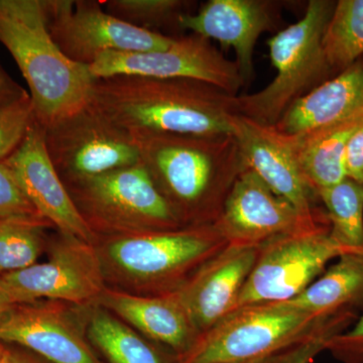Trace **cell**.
<instances>
[{"instance_id": "obj_1", "label": "cell", "mask_w": 363, "mask_h": 363, "mask_svg": "<svg viewBox=\"0 0 363 363\" xmlns=\"http://www.w3.org/2000/svg\"><path fill=\"white\" fill-rule=\"evenodd\" d=\"M130 133L140 164L182 225L216 223L234 183L247 169L235 138Z\"/></svg>"}, {"instance_id": "obj_2", "label": "cell", "mask_w": 363, "mask_h": 363, "mask_svg": "<svg viewBox=\"0 0 363 363\" xmlns=\"http://www.w3.org/2000/svg\"><path fill=\"white\" fill-rule=\"evenodd\" d=\"M89 104L130 133L233 135L236 96L193 79H95Z\"/></svg>"}, {"instance_id": "obj_3", "label": "cell", "mask_w": 363, "mask_h": 363, "mask_svg": "<svg viewBox=\"0 0 363 363\" xmlns=\"http://www.w3.org/2000/svg\"><path fill=\"white\" fill-rule=\"evenodd\" d=\"M0 44L30 88L35 121L48 128L89 104V67L67 58L49 30L47 0H0Z\"/></svg>"}, {"instance_id": "obj_4", "label": "cell", "mask_w": 363, "mask_h": 363, "mask_svg": "<svg viewBox=\"0 0 363 363\" xmlns=\"http://www.w3.org/2000/svg\"><path fill=\"white\" fill-rule=\"evenodd\" d=\"M229 245L216 224L109 236L99 252L104 269L161 295L180 289Z\"/></svg>"}, {"instance_id": "obj_5", "label": "cell", "mask_w": 363, "mask_h": 363, "mask_svg": "<svg viewBox=\"0 0 363 363\" xmlns=\"http://www.w3.org/2000/svg\"><path fill=\"white\" fill-rule=\"evenodd\" d=\"M336 1L310 0L303 18L267 40L277 76L264 89L236 96V113L274 126L296 101L335 77L322 47Z\"/></svg>"}, {"instance_id": "obj_6", "label": "cell", "mask_w": 363, "mask_h": 363, "mask_svg": "<svg viewBox=\"0 0 363 363\" xmlns=\"http://www.w3.org/2000/svg\"><path fill=\"white\" fill-rule=\"evenodd\" d=\"M346 317L359 316L321 317L284 303L247 306L200 334L176 355L175 363H241L271 357Z\"/></svg>"}, {"instance_id": "obj_7", "label": "cell", "mask_w": 363, "mask_h": 363, "mask_svg": "<svg viewBox=\"0 0 363 363\" xmlns=\"http://www.w3.org/2000/svg\"><path fill=\"white\" fill-rule=\"evenodd\" d=\"M66 187L95 233L126 235L184 227L140 162Z\"/></svg>"}, {"instance_id": "obj_8", "label": "cell", "mask_w": 363, "mask_h": 363, "mask_svg": "<svg viewBox=\"0 0 363 363\" xmlns=\"http://www.w3.org/2000/svg\"><path fill=\"white\" fill-rule=\"evenodd\" d=\"M45 145L66 186L140 162L130 131L89 104L45 128Z\"/></svg>"}, {"instance_id": "obj_9", "label": "cell", "mask_w": 363, "mask_h": 363, "mask_svg": "<svg viewBox=\"0 0 363 363\" xmlns=\"http://www.w3.org/2000/svg\"><path fill=\"white\" fill-rule=\"evenodd\" d=\"M329 233L324 229L281 236L262 245L230 313L250 305L286 302L304 292L326 271L329 262L350 253Z\"/></svg>"}, {"instance_id": "obj_10", "label": "cell", "mask_w": 363, "mask_h": 363, "mask_svg": "<svg viewBox=\"0 0 363 363\" xmlns=\"http://www.w3.org/2000/svg\"><path fill=\"white\" fill-rule=\"evenodd\" d=\"M49 30L62 52L89 67L107 52L168 49L175 38L135 28L105 11L95 0H47Z\"/></svg>"}, {"instance_id": "obj_11", "label": "cell", "mask_w": 363, "mask_h": 363, "mask_svg": "<svg viewBox=\"0 0 363 363\" xmlns=\"http://www.w3.org/2000/svg\"><path fill=\"white\" fill-rule=\"evenodd\" d=\"M94 79L118 75L156 79H193L210 83L238 96L245 86L235 61L202 35L176 37L168 49L152 52H107L89 66Z\"/></svg>"}, {"instance_id": "obj_12", "label": "cell", "mask_w": 363, "mask_h": 363, "mask_svg": "<svg viewBox=\"0 0 363 363\" xmlns=\"http://www.w3.org/2000/svg\"><path fill=\"white\" fill-rule=\"evenodd\" d=\"M65 236L47 262L2 274L16 304L49 300L84 305L98 301L104 288V269L92 243Z\"/></svg>"}, {"instance_id": "obj_13", "label": "cell", "mask_w": 363, "mask_h": 363, "mask_svg": "<svg viewBox=\"0 0 363 363\" xmlns=\"http://www.w3.org/2000/svg\"><path fill=\"white\" fill-rule=\"evenodd\" d=\"M215 224L229 243L240 245H262L281 236L330 230L329 223L303 217L250 169L234 183Z\"/></svg>"}, {"instance_id": "obj_14", "label": "cell", "mask_w": 363, "mask_h": 363, "mask_svg": "<svg viewBox=\"0 0 363 363\" xmlns=\"http://www.w3.org/2000/svg\"><path fill=\"white\" fill-rule=\"evenodd\" d=\"M233 135L247 169L306 219L329 223L319 195L306 180L283 133L274 126L236 113L233 117Z\"/></svg>"}, {"instance_id": "obj_15", "label": "cell", "mask_w": 363, "mask_h": 363, "mask_svg": "<svg viewBox=\"0 0 363 363\" xmlns=\"http://www.w3.org/2000/svg\"><path fill=\"white\" fill-rule=\"evenodd\" d=\"M38 213L64 235L94 242L96 233L79 212L45 145V130L35 121L18 149L2 162Z\"/></svg>"}, {"instance_id": "obj_16", "label": "cell", "mask_w": 363, "mask_h": 363, "mask_svg": "<svg viewBox=\"0 0 363 363\" xmlns=\"http://www.w3.org/2000/svg\"><path fill=\"white\" fill-rule=\"evenodd\" d=\"M0 342L21 346L50 363H104L70 313L43 301L16 305L0 323Z\"/></svg>"}, {"instance_id": "obj_17", "label": "cell", "mask_w": 363, "mask_h": 363, "mask_svg": "<svg viewBox=\"0 0 363 363\" xmlns=\"http://www.w3.org/2000/svg\"><path fill=\"white\" fill-rule=\"evenodd\" d=\"M260 247L229 243L176 290L198 336L233 311Z\"/></svg>"}, {"instance_id": "obj_18", "label": "cell", "mask_w": 363, "mask_h": 363, "mask_svg": "<svg viewBox=\"0 0 363 363\" xmlns=\"http://www.w3.org/2000/svg\"><path fill=\"white\" fill-rule=\"evenodd\" d=\"M274 4L262 0H209L196 13L181 16L182 30L230 47L245 85L255 74L253 51L262 33L274 26Z\"/></svg>"}, {"instance_id": "obj_19", "label": "cell", "mask_w": 363, "mask_h": 363, "mask_svg": "<svg viewBox=\"0 0 363 363\" xmlns=\"http://www.w3.org/2000/svg\"><path fill=\"white\" fill-rule=\"evenodd\" d=\"M98 302L145 338L176 355L185 352L197 338L177 291L140 296L105 289Z\"/></svg>"}, {"instance_id": "obj_20", "label": "cell", "mask_w": 363, "mask_h": 363, "mask_svg": "<svg viewBox=\"0 0 363 363\" xmlns=\"http://www.w3.org/2000/svg\"><path fill=\"white\" fill-rule=\"evenodd\" d=\"M363 114V56L298 99L274 128L298 135Z\"/></svg>"}, {"instance_id": "obj_21", "label": "cell", "mask_w": 363, "mask_h": 363, "mask_svg": "<svg viewBox=\"0 0 363 363\" xmlns=\"http://www.w3.org/2000/svg\"><path fill=\"white\" fill-rule=\"evenodd\" d=\"M363 123V114L298 135H286L306 180L317 193L346 177L348 142Z\"/></svg>"}, {"instance_id": "obj_22", "label": "cell", "mask_w": 363, "mask_h": 363, "mask_svg": "<svg viewBox=\"0 0 363 363\" xmlns=\"http://www.w3.org/2000/svg\"><path fill=\"white\" fill-rule=\"evenodd\" d=\"M321 317L363 313V252L345 253L304 292L281 302Z\"/></svg>"}, {"instance_id": "obj_23", "label": "cell", "mask_w": 363, "mask_h": 363, "mask_svg": "<svg viewBox=\"0 0 363 363\" xmlns=\"http://www.w3.org/2000/svg\"><path fill=\"white\" fill-rule=\"evenodd\" d=\"M86 328L91 345L106 363H175V353L162 350L101 306L91 313Z\"/></svg>"}, {"instance_id": "obj_24", "label": "cell", "mask_w": 363, "mask_h": 363, "mask_svg": "<svg viewBox=\"0 0 363 363\" xmlns=\"http://www.w3.org/2000/svg\"><path fill=\"white\" fill-rule=\"evenodd\" d=\"M318 195L330 223L332 240L347 252H363V184L345 178Z\"/></svg>"}, {"instance_id": "obj_25", "label": "cell", "mask_w": 363, "mask_h": 363, "mask_svg": "<svg viewBox=\"0 0 363 363\" xmlns=\"http://www.w3.org/2000/svg\"><path fill=\"white\" fill-rule=\"evenodd\" d=\"M322 47L335 76L363 56V0L336 1Z\"/></svg>"}, {"instance_id": "obj_26", "label": "cell", "mask_w": 363, "mask_h": 363, "mask_svg": "<svg viewBox=\"0 0 363 363\" xmlns=\"http://www.w3.org/2000/svg\"><path fill=\"white\" fill-rule=\"evenodd\" d=\"M105 11L118 20L149 32L173 38L183 32L181 16L191 13L193 2L184 0H107Z\"/></svg>"}, {"instance_id": "obj_27", "label": "cell", "mask_w": 363, "mask_h": 363, "mask_svg": "<svg viewBox=\"0 0 363 363\" xmlns=\"http://www.w3.org/2000/svg\"><path fill=\"white\" fill-rule=\"evenodd\" d=\"M50 225L42 218H0V276L37 262Z\"/></svg>"}, {"instance_id": "obj_28", "label": "cell", "mask_w": 363, "mask_h": 363, "mask_svg": "<svg viewBox=\"0 0 363 363\" xmlns=\"http://www.w3.org/2000/svg\"><path fill=\"white\" fill-rule=\"evenodd\" d=\"M35 121L30 93L11 104L0 105V164L18 149Z\"/></svg>"}, {"instance_id": "obj_29", "label": "cell", "mask_w": 363, "mask_h": 363, "mask_svg": "<svg viewBox=\"0 0 363 363\" xmlns=\"http://www.w3.org/2000/svg\"><path fill=\"white\" fill-rule=\"evenodd\" d=\"M357 320V318L347 317L332 322L304 340L279 351L269 363H312L320 352L325 351L329 339L347 330Z\"/></svg>"}, {"instance_id": "obj_30", "label": "cell", "mask_w": 363, "mask_h": 363, "mask_svg": "<svg viewBox=\"0 0 363 363\" xmlns=\"http://www.w3.org/2000/svg\"><path fill=\"white\" fill-rule=\"evenodd\" d=\"M0 218L44 219L28 201L13 174L4 164H0Z\"/></svg>"}, {"instance_id": "obj_31", "label": "cell", "mask_w": 363, "mask_h": 363, "mask_svg": "<svg viewBox=\"0 0 363 363\" xmlns=\"http://www.w3.org/2000/svg\"><path fill=\"white\" fill-rule=\"evenodd\" d=\"M325 351L342 363H363V313L351 328L329 339Z\"/></svg>"}, {"instance_id": "obj_32", "label": "cell", "mask_w": 363, "mask_h": 363, "mask_svg": "<svg viewBox=\"0 0 363 363\" xmlns=\"http://www.w3.org/2000/svg\"><path fill=\"white\" fill-rule=\"evenodd\" d=\"M346 177L363 184V123L348 142L345 156Z\"/></svg>"}, {"instance_id": "obj_33", "label": "cell", "mask_w": 363, "mask_h": 363, "mask_svg": "<svg viewBox=\"0 0 363 363\" xmlns=\"http://www.w3.org/2000/svg\"><path fill=\"white\" fill-rule=\"evenodd\" d=\"M0 363H50L32 351L0 342Z\"/></svg>"}, {"instance_id": "obj_34", "label": "cell", "mask_w": 363, "mask_h": 363, "mask_svg": "<svg viewBox=\"0 0 363 363\" xmlns=\"http://www.w3.org/2000/svg\"><path fill=\"white\" fill-rule=\"evenodd\" d=\"M26 94L28 92L0 66V105L11 104Z\"/></svg>"}, {"instance_id": "obj_35", "label": "cell", "mask_w": 363, "mask_h": 363, "mask_svg": "<svg viewBox=\"0 0 363 363\" xmlns=\"http://www.w3.org/2000/svg\"><path fill=\"white\" fill-rule=\"evenodd\" d=\"M18 305L14 301L13 295L2 279L0 278V323L9 316V313Z\"/></svg>"}, {"instance_id": "obj_36", "label": "cell", "mask_w": 363, "mask_h": 363, "mask_svg": "<svg viewBox=\"0 0 363 363\" xmlns=\"http://www.w3.org/2000/svg\"><path fill=\"white\" fill-rule=\"evenodd\" d=\"M277 354V353H276ZM274 355H271V357L257 358V359L250 360V362H241V363H269L271 362V359Z\"/></svg>"}]
</instances>
